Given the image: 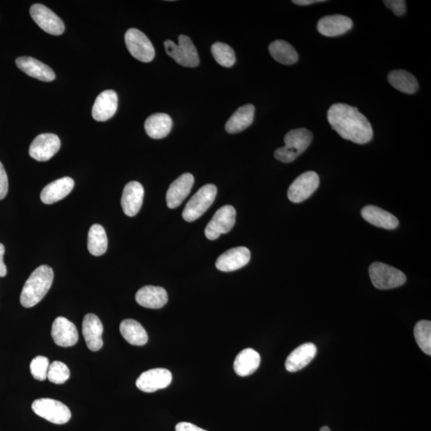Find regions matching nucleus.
I'll use <instances>...</instances> for the list:
<instances>
[{
  "mask_svg": "<svg viewBox=\"0 0 431 431\" xmlns=\"http://www.w3.org/2000/svg\"><path fill=\"white\" fill-rule=\"evenodd\" d=\"M327 121L340 137L355 144H366L373 138L372 125L356 107L334 104L327 112Z\"/></svg>",
  "mask_w": 431,
  "mask_h": 431,
  "instance_id": "1",
  "label": "nucleus"
},
{
  "mask_svg": "<svg viewBox=\"0 0 431 431\" xmlns=\"http://www.w3.org/2000/svg\"><path fill=\"white\" fill-rule=\"evenodd\" d=\"M53 269L48 265L39 266L28 278L20 295V303L24 308H32L46 296L52 285Z\"/></svg>",
  "mask_w": 431,
  "mask_h": 431,
  "instance_id": "2",
  "label": "nucleus"
},
{
  "mask_svg": "<svg viewBox=\"0 0 431 431\" xmlns=\"http://www.w3.org/2000/svg\"><path fill=\"white\" fill-rule=\"evenodd\" d=\"M313 139V134L304 128L290 130L285 137V146L274 153L276 160L283 163H290L308 149Z\"/></svg>",
  "mask_w": 431,
  "mask_h": 431,
  "instance_id": "3",
  "label": "nucleus"
},
{
  "mask_svg": "<svg viewBox=\"0 0 431 431\" xmlns=\"http://www.w3.org/2000/svg\"><path fill=\"white\" fill-rule=\"evenodd\" d=\"M217 192V187L213 184H207L202 187L186 204L183 213V219L188 222H192L200 218L212 206Z\"/></svg>",
  "mask_w": 431,
  "mask_h": 431,
  "instance_id": "4",
  "label": "nucleus"
},
{
  "mask_svg": "<svg viewBox=\"0 0 431 431\" xmlns=\"http://www.w3.org/2000/svg\"><path fill=\"white\" fill-rule=\"evenodd\" d=\"M369 275L373 285L381 290L400 287L407 281L404 272L381 262L370 265Z\"/></svg>",
  "mask_w": 431,
  "mask_h": 431,
  "instance_id": "5",
  "label": "nucleus"
},
{
  "mask_svg": "<svg viewBox=\"0 0 431 431\" xmlns=\"http://www.w3.org/2000/svg\"><path fill=\"white\" fill-rule=\"evenodd\" d=\"M178 45L171 41H164V46L167 55L181 66L196 67L199 65V56L191 38L181 35L178 37Z\"/></svg>",
  "mask_w": 431,
  "mask_h": 431,
  "instance_id": "6",
  "label": "nucleus"
},
{
  "mask_svg": "<svg viewBox=\"0 0 431 431\" xmlns=\"http://www.w3.org/2000/svg\"><path fill=\"white\" fill-rule=\"evenodd\" d=\"M32 410L48 422L62 425L69 422L71 412L65 404L52 399H39L33 402Z\"/></svg>",
  "mask_w": 431,
  "mask_h": 431,
  "instance_id": "7",
  "label": "nucleus"
},
{
  "mask_svg": "<svg viewBox=\"0 0 431 431\" xmlns=\"http://www.w3.org/2000/svg\"><path fill=\"white\" fill-rule=\"evenodd\" d=\"M125 42L129 53L136 59L150 62L155 59V48L143 32L136 28H130L125 35Z\"/></svg>",
  "mask_w": 431,
  "mask_h": 431,
  "instance_id": "8",
  "label": "nucleus"
},
{
  "mask_svg": "<svg viewBox=\"0 0 431 431\" xmlns=\"http://www.w3.org/2000/svg\"><path fill=\"white\" fill-rule=\"evenodd\" d=\"M320 178L313 171H308L299 175L289 186L288 197L293 203H300L307 200L318 189Z\"/></svg>",
  "mask_w": 431,
  "mask_h": 431,
  "instance_id": "9",
  "label": "nucleus"
},
{
  "mask_svg": "<svg viewBox=\"0 0 431 431\" xmlns=\"http://www.w3.org/2000/svg\"><path fill=\"white\" fill-rule=\"evenodd\" d=\"M236 222V209L232 206H225L218 209L208 223L205 234L209 240L214 241L221 234H228Z\"/></svg>",
  "mask_w": 431,
  "mask_h": 431,
  "instance_id": "10",
  "label": "nucleus"
},
{
  "mask_svg": "<svg viewBox=\"0 0 431 431\" xmlns=\"http://www.w3.org/2000/svg\"><path fill=\"white\" fill-rule=\"evenodd\" d=\"M30 14L37 25L52 36H61L65 31L64 22L46 6L36 3L31 6Z\"/></svg>",
  "mask_w": 431,
  "mask_h": 431,
  "instance_id": "11",
  "label": "nucleus"
},
{
  "mask_svg": "<svg viewBox=\"0 0 431 431\" xmlns=\"http://www.w3.org/2000/svg\"><path fill=\"white\" fill-rule=\"evenodd\" d=\"M61 141L54 134H42L34 139L29 148V155L38 162H47L59 150Z\"/></svg>",
  "mask_w": 431,
  "mask_h": 431,
  "instance_id": "12",
  "label": "nucleus"
},
{
  "mask_svg": "<svg viewBox=\"0 0 431 431\" xmlns=\"http://www.w3.org/2000/svg\"><path fill=\"white\" fill-rule=\"evenodd\" d=\"M172 379V373L166 368H155L141 374L136 386L143 393H152L169 387Z\"/></svg>",
  "mask_w": 431,
  "mask_h": 431,
  "instance_id": "13",
  "label": "nucleus"
},
{
  "mask_svg": "<svg viewBox=\"0 0 431 431\" xmlns=\"http://www.w3.org/2000/svg\"><path fill=\"white\" fill-rule=\"evenodd\" d=\"M251 253L246 247H236L229 249L216 262V267L220 271L229 272L245 267L250 262Z\"/></svg>",
  "mask_w": 431,
  "mask_h": 431,
  "instance_id": "14",
  "label": "nucleus"
},
{
  "mask_svg": "<svg viewBox=\"0 0 431 431\" xmlns=\"http://www.w3.org/2000/svg\"><path fill=\"white\" fill-rule=\"evenodd\" d=\"M144 188L138 181H130L123 190L121 205L122 211L128 217L137 215L144 199Z\"/></svg>",
  "mask_w": 431,
  "mask_h": 431,
  "instance_id": "15",
  "label": "nucleus"
},
{
  "mask_svg": "<svg viewBox=\"0 0 431 431\" xmlns=\"http://www.w3.org/2000/svg\"><path fill=\"white\" fill-rule=\"evenodd\" d=\"M195 178L190 173L181 175L170 185L167 194V203L169 209H176L181 205L190 194Z\"/></svg>",
  "mask_w": 431,
  "mask_h": 431,
  "instance_id": "16",
  "label": "nucleus"
},
{
  "mask_svg": "<svg viewBox=\"0 0 431 431\" xmlns=\"http://www.w3.org/2000/svg\"><path fill=\"white\" fill-rule=\"evenodd\" d=\"M54 342L62 348L72 347L78 340L76 326L65 317H57L52 329Z\"/></svg>",
  "mask_w": 431,
  "mask_h": 431,
  "instance_id": "17",
  "label": "nucleus"
},
{
  "mask_svg": "<svg viewBox=\"0 0 431 431\" xmlns=\"http://www.w3.org/2000/svg\"><path fill=\"white\" fill-rule=\"evenodd\" d=\"M104 325L99 317L90 313L83 321V334L87 348L92 351H99L104 346Z\"/></svg>",
  "mask_w": 431,
  "mask_h": 431,
  "instance_id": "18",
  "label": "nucleus"
},
{
  "mask_svg": "<svg viewBox=\"0 0 431 431\" xmlns=\"http://www.w3.org/2000/svg\"><path fill=\"white\" fill-rule=\"evenodd\" d=\"M118 98L115 90H107L101 92L96 99L92 108L94 120L106 122L109 120L118 110Z\"/></svg>",
  "mask_w": 431,
  "mask_h": 431,
  "instance_id": "19",
  "label": "nucleus"
},
{
  "mask_svg": "<svg viewBox=\"0 0 431 431\" xmlns=\"http://www.w3.org/2000/svg\"><path fill=\"white\" fill-rule=\"evenodd\" d=\"M353 27V22L348 16L341 15L323 17L317 24V30L327 37H336L347 33Z\"/></svg>",
  "mask_w": 431,
  "mask_h": 431,
  "instance_id": "20",
  "label": "nucleus"
},
{
  "mask_svg": "<svg viewBox=\"0 0 431 431\" xmlns=\"http://www.w3.org/2000/svg\"><path fill=\"white\" fill-rule=\"evenodd\" d=\"M15 64L22 71L38 80L43 82L55 80V73L52 68L31 57H20L16 59Z\"/></svg>",
  "mask_w": 431,
  "mask_h": 431,
  "instance_id": "21",
  "label": "nucleus"
},
{
  "mask_svg": "<svg viewBox=\"0 0 431 431\" xmlns=\"http://www.w3.org/2000/svg\"><path fill=\"white\" fill-rule=\"evenodd\" d=\"M136 302L146 309H160L168 302L166 289L157 286H145L136 293Z\"/></svg>",
  "mask_w": 431,
  "mask_h": 431,
  "instance_id": "22",
  "label": "nucleus"
},
{
  "mask_svg": "<svg viewBox=\"0 0 431 431\" xmlns=\"http://www.w3.org/2000/svg\"><path fill=\"white\" fill-rule=\"evenodd\" d=\"M317 353L316 345L306 343L292 351L288 356L285 367L289 372H297L308 366L315 358Z\"/></svg>",
  "mask_w": 431,
  "mask_h": 431,
  "instance_id": "23",
  "label": "nucleus"
},
{
  "mask_svg": "<svg viewBox=\"0 0 431 431\" xmlns=\"http://www.w3.org/2000/svg\"><path fill=\"white\" fill-rule=\"evenodd\" d=\"M75 181L69 177L62 178L48 185L41 192V200L47 205L58 202L71 194Z\"/></svg>",
  "mask_w": 431,
  "mask_h": 431,
  "instance_id": "24",
  "label": "nucleus"
},
{
  "mask_svg": "<svg viewBox=\"0 0 431 431\" xmlns=\"http://www.w3.org/2000/svg\"><path fill=\"white\" fill-rule=\"evenodd\" d=\"M361 215L368 223L385 229H395L400 224L393 214L375 206H365L362 209Z\"/></svg>",
  "mask_w": 431,
  "mask_h": 431,
  "instance_id": "25",
  "label": "nucleus"
},
{
  "mask_svg": "<svg viewBox=\"0 0 431 431\" xmlns=\"http://www.w3.org/2000/svg\"><path fill=\"white\" fill-rule=\"evenodd\" d=\"M173 127L171 117L167 113H157L146 119L145 129L149 137L162 139L167 137Z\"/></svg>",
  "mask_w": 431,
  "mask_h": 431,
  "instance_id": "26",
  "label": "nucleus"
},
{
  "mask_svg": "<svg viewBox=\"0 0 431 431\" xmlns=\"http://www.w3.org/2000/svg\"><path fill=\"white\" fill-rule=\"evenodd\" d=\"M255 115V107L252 104H247L234 113L228 122H226L225 129L229 134H237L243 132L250 127Z\"/></svg>",
  "mask_w": 431,
  "mask_h": 431,
  "instance_id": "27",
  "label": "nucleus"
},
{
  "mask_svg": "<svg viewBox=\"0 0 431 431\" xmlns=\"http://www.w3.org/2000/svg\"><path fill=\"white\" fill-rule=\"evenodd\" d=\"M260 365V354L252 348H246L236 357L234 367L238 376L246 377L256 372Z\"/></svg>",
  "mask_w": 431,
  "mask_h": 431,
  "instance_id": "28",
  "label": "nucleus"
},
{
  "mask_svg": "<svg viewBox=\"0 0 431 431\" xmlns=\"http://www.w3.org/2000/svg\"><path fill=\"white\" fill-rule=\"evenodd\" d=\"M122 337L132 345L143 346L148 342V334L140 323L134 320H125L120 325Z\"/></svg>",
  "mask_w": 431,
  "mask_h": 431,
  "instance_id": "29",
  "label": "nucleus"
},
{
  "mask_svg": "<svg viewBox=\"0 0 431 431\" xmlns=\"http://www.w3.org/2000/svg\"><path fill=\"white\" fill-rule=\"evenodd\" d=\"M388 82L395 89L405 94L417 92L418 83L412 73L404 70H395L389 73Z\"/></svg>",
  "mask_w": 431,
  "mask_h": 431,
  "instance_id": "30",
  "label": "nucleus"
},
{
  "mask_svg": "<svg viewBox=\"0 0 431 431\" xmlns=\"http://www.w3.org/2000/svg\"><path fill=\"white\" fill-rule=\"evenodd\" d=\"M269 52L272 58L283 65H292L298 61V53L290 43L283 41H276L269 45Z\"/></svg>",
  "mask_w": 431,
  "mask_h": 431,
  "instance_id": "31",
  "label": "nucleus"
},
{
  "mask_svg": "<svg viewBox=\"0 0 431 431\" xmlns=\"http://www.w3.org/2000/svg\"><path fill=\"white\" fill-rule=\"evenodd\" d=\"M88 250L90 254L95 257L104 255L108 247V239L106 231L101 225L95 224L90 227L88 240Z\"/></svg>",
  "mask_w": 431,
  "mask_h": 431,
  "instance_id": "32",
  "label": "nucleus"
},
{
  "mask_svg": "<svg viewBox=\"0 0 431 431\" xmlns=\"http://www.w3.org/2000/svg\"><path fill=\"white\" fill-rule=\"evenodd\" d=\"M211 52L214 59L220 66L231 67L235 64V52L229 45L220 42L215 43L212 45Z\"/></svg>",
  "mask_w": 431,
  "mask_h": 431,
  "instance_id": "33",
  "label": "nucleus"
},
{
  "mask_svg": "<svg viewBox=\"0 0 431 431\" xmlns=\"http://www.w3.org/2000/svg\"><path fill=\"white\" fill-rule=\"evenodd\" d=\"M418 347L428 355H431V323L421 320L416 323L414 330Z\"/></svg>",
  "mask_w": 431,
  "mask_h": 431,
  "instance_id": "34",
  "label": "nucleus"
},
{
  "mask_svg": "<svg viewBox=\"0 0 431 431\" xmlns=\"http://www.w3.org/2000/svg\"><path fill=\"white\" fill-rule=\"evenodd\" d=\"M70 370L64 362L55 361L50 365L48 379L50 383L62 384L70 378Z\"/></svg>",
  "mask_w": 431,
  "mask_h": 431,
  "instance_id": "35",
  "label": "nucleus"
},
{
  "mask_svg": "<svg viewBox=\"0 0 431 431\" xmlns=\"http://www.w3.org/2000/svg\"><path fill=\"white\" fill-rule=\"evenodd\" d=\"M50 362L47 357L38 355L33 359L30 365V370L34 379L38 381H44L48 379Z\"/></svg>",
  "mask_w": 431,
  "mask_h": 431,
  "instance_id": "36",
  "label": "nucleus"
},
{
  "mask_svg": "<svg viewBox=\"0 0 431 431\" xmlns=\"http://www.w3.org/2000/svg\"><path fill=\"white\" fill-rule=\"evenodd\" d=\"M383 3L386 7L393 10L397 16H402L406 13L407 6L404 0H385Z\"/></svg>",
  "mask_w": 431,
  "mask_h": 431,
  "instance_id": "37",
  "label": "nucleus"
},
{
  "mask_svg": "<svg viewBox=\"0 0 431 431\" xmlns=\"http://www.w3.org/2000/svg\"><path fill=\"white\" fill-rule=\"evenodd\" d=\"M8 192V178L3 164L0 162V200L7 196Z\"/></svg>",
  "mask_w": 431,
  "mask_h": 431,
  "instance_id": "38",
  "label": "nucleus"
},
{
  "mask_svg": "<svg viewBox=\"0 0 431 431\" xmlns=\"http://www.w3.org/2000/svg\"><path fill=\"white\" fill-rule=\"evenodd\" d=\"M176 431H207L202 428H198L195 424L190 423H180L176 426Z\"/></svg>",
  "mask_w": 431,
  "mask_h": 431,
  "instance_id": "39",
  "label": "nucleus"
},
{
  "mask_svg": "<svg viewBox=\"0 0 431 431\" xmlns=\"http://www.w3.org/2000/svg\"><path fill=\"white\" fill-rule=\"evenodd\" d=\"M5 248L3 243H0V277H4L7 275V267L3 262V256Z\"/></svg>",
  "mask_w": 431,
  "mask_h": 431,
  "instance_id": "40",
  "label": "nucleus"
},
{
  "mask_svg": "<svg viewBox=\"0 0 431 431\" xmlns=\"http://www.w3.org/2000/svg\"><path fill=\"white\" fill-rule=\"evenodd\" d=\"M325 2V0H294L293 3L299 6H309L317 3Z\"/></svg>",
  "mask_w": 431,
  "mask_h": 431,
  "instance_id": "41",
  "label": "nucleus"
},
{
  "mask_svg": "<svg viewBox=\"0 0 431 431\" xmlns=\"http://www.w3.org/2000/svg\"><path fill=\"white\" fill-rule=\"evenodd\" d=\"M320 431H331V430H330V429H329V428H327V427H323V428H322L320 429Z\"/></svg>",
  "mask_w": 431,
  "mask_h": 431,
  "instance_id": "42",
  "label": "nucleus"
}]
</instances>
